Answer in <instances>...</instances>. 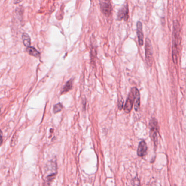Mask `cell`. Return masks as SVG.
<instances>
[{"instance_id": "8fae6325", "label": "cell", "mask_w": 186, "mask_h": 186, "mask_svg": "<svg viewBox=\"0 0 186 186\" xmlns=\"http://www.w3.org/2000/svg\"><path fill=\"white\" fill-rule=\"evenodd\" d=\"M22 40L24 46L26 47H29L31 46V38L29 36V34L26 33H23L22 34Z\"/></svg>"}, {"instance_id": "3957f363", "label": "cell", "mask_w": 186, "mask_h": 186, "mask_svg": "<svg viewBox=\"0 0 186 186\" xmlns=\"http://www.w3.org/2000/svg\"><path fill=\"white\" fill-rule=\"evenodd\" d=\"M150 137H151L152 140L154 141L155 145L157 146L158 143V123L157 120L155 118H152L150 123Z\"/></svg>"}, {"instance_id": "8992f818", "label": "cell", "mask_w": 186, "mask_h": 186, "mask_svg": "<svg viewBox=\"0 0 186 186\" xmlns=\"http://www.w3.org/2000/svg\"><path fill=\"white\" fill-rule=\"evenodd\" d=\"M129 19V8L128 6H124L119 9L117 15V20H124L127 21Z\"/></svg>"}, {"instance_id": "ba28073f", "label": "cell", "mask_w": 186, "mask_h": 186, "mask_svg": "<svg viewBox=\"0 0 186 186\" xmlns=\"http://www.w3.org/2000/svg\"><path fill=\"white\" fill-rule=\"evenodd\" d=\"M148 147L146 143L144 141H141L138 148L137 154L139 157H143L146 154Z\"/></svg>"}, {"instance_id": "6da1fadb", "label": "cell", "mask_w": 186, "mask_h": 186, "mask_svg": "<svg viewBox=\"0 0 186 186\" xmlns=\"http://www.w3.org/2000/svg\"><path fill=\"white\" fill-rule=\"evenodd\" d=\"M180 27L178 20H175L173 23L172 32V57L175 64L178 63V56L179 52V46L180 45Z\"/></svg>"}, {"instance_id": "9a60e30c", "label": "cell", "mask_w": 186, "mask_h": 186, "mask_svg": "<svg viewBox=\"0 0 186 186\" xmlns=\"http://www.w3.org/2000/svg\"><path fill=\"white\" fill-rule=\"evenodd\" d=\"M22 1H23V0H14V3L15 4V5H17V4H19L20 2H21Z\"/></svg>"}, {"instance_id": "7c38bea8", "label": "cell", "mask_w": 186, "mask_h": 186, "mask_svg": "<svg viewBox=\"0 0 186 186\" xmlns=\"http://www.w3.org/2000/svg\"><path fill=\"white\" fill-rule=\"evenodd\" d=\"M72 80H70L68 81L67 83H66V85L64 87V88L63 89V91L62 92V93H65L67 92L70 91L72 87Z\"/></svg>"}, {"instance_id": "7a4b0ae2", "label": "cell", "mask_w": 186, "mask_h": 186, "mask_svg": "<svg viewBox=\"0 0 186 186\" xmlns=\"http://www.w3.org/2000/svg\"><path fill=\"white\" fill-rule=\"evenodd\" d=\"M145 61L146 64L149 67H151L153 63V48L151 42L149 38H146L145 46Z\"/></svg>"}, {"instance_id": "5bb4252c", "label": "cell", "mask_w": 186, "mask_h": 186, "mask_svg": "<svg viewBox=\"0 0 186 186\" xmlns=\"http://www.w3.org/2000/svg\"><path fill=\"white\" fill-rule=\"evenodd\" d=\"M3 142V134L2 132L0 130V145L2 144Z\"/></svg>"}, {"instance_id": "52a82bcc", "label": "cell", "mask_w": 186, "mask_h": 186, "mask_svg": "<svg viewBox=\"0 0 186 186\" xmlns=\"http://www.w3.org/2000/svg\"><path fill=\"white\" fill-rule=\"evenodd\" d=\"M137 34L139 46H143L144 34L143 32V25L140 21H138V23H137Z\"/></svg>"}, {"instance_id": "5b68a950", "label": "cell", "mask_w": 186, "mask_h": 186, "mask_svg": "<svg viewBox=\"0 0 186 186\" xmlns=\"http://www.w3.org/2000/svg\"><path fill=\"white\" fill-rule=\"evenodd\" d=\"M135 100V88H133L132 90L130 92L129 96L126 100L125 105L124 106V111L126 113H129L131 111L132 106Z\"/></svg>"}, {"instance_id": "277c9868", "label": "cell", "mask_w": 186, "mask_h": 186, "mask_svg": "<svg viewBox=\"0 0 186 186\" xmlns=\"http://www.w3.org/2000/svg\"><path fill=\"white\" fill-rule=\"evenodd\" d=\"M101 11L106 17H109L112 14V7L111 0H100Z\"/></svg>"}, {"instance_id": "9c48e42d", "label": "cell", "mask_w": 186, "mask_h": 186, "mask_svg": "<svg viewBox=\"0 0 186 186\" xmlns=\"http://www.w3.org/2000/svg\"><path fill=\"white\" fill-rule=\"evenodd\" d=\"M26 52H27V53L29 55H30L31 56L37 57V58L40 57V52H38L37 50L35 48V47L31 46H29V47H27Z\"/></svg>"}, {"instance_id": "4fadbf2b", "label": "cell", "mask_w": 186, "mask_h": 186, "mask_svg": "<svg viewBox=\"0 0 186 186\" xmlns=\"http://www.w3.org/2000/svg\"><path fill=\"white\" fill-rule=\"evenodd\" d=\"M63 109V106L62 104L58 103L57 104L55 105L53 108V112L54 113H57L58 112H60Z\"/></svg>"}, {"instance_id": "30bf717a", "label": "cell", "mask_w": 186, "mask_h": 186, "mask_svg": "<svg viewBox=\"0 0 186 186\" xmlns=\"http://www.w3.org/2000/svg\"><path fill=\"white\" fill-rule=\"evenodd\" d=\"M135 108L136 111H138L140 107V94L139 92L136 88H135Z\"/></svg>"}]
</instances>
